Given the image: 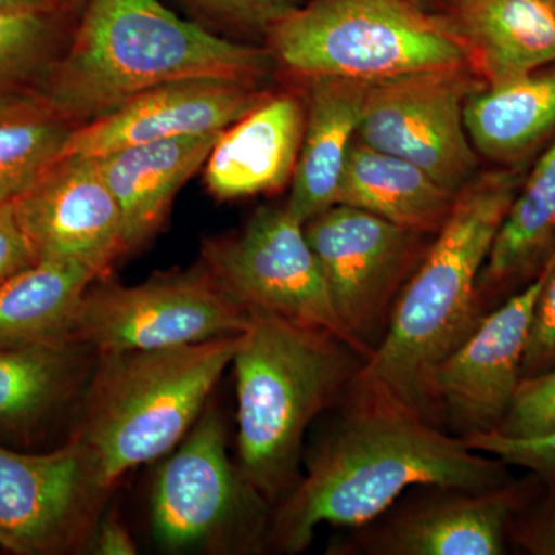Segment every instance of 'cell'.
I'll return each instance as SVG.
<instances>
[{
  "mask_svg": "<svg viewBox=\"0 0 555 555\" xmlns=\"http://www.w3.org/2000/svg\"><path fill=\"white\" fill-rule=\"evenodd\" d=\"M96 358L75 338L0 347V444L22 451L61 444L56 437L68 423L72 430Z\"/></svg>",
  "mask_w": 555,
  "mask_h": 555,
  "instance_id": "obj_17",
  "label": "cell"
},
{
  "mask_svg": "<svg viewBox=\"0 0 555 555\" xmlns=\"http://www.w3.org/2000/svg\"><path fill=\"white\" fill-rule=\"evenodd\" d=\"M412 2H415L416 5L423 7V9H448L449 3H451V0H412Z\"/></svg>",
  "mask_w": 555,
  "mask_h": 555,
  "instance_id": "obj_37",
  "label": "cell"
},
{
  "mask_svg": "<svg viewBox=\"0 0 555 555\" xmlns=\"http://www.w3.org/2000/svg\"><path fill=\"white\" fill-rule=\"evenodd\" d=\"M555 430V367L537 377L521 379L516 397L496 433L532 438Z\"/></svg>",
  "mask_w": 555,
  "mask_h": 555,
  "instance_id": "obj_28",
  "label": "cell"
},
{
  "mask_svg": "<svg viewBox=\"0 0 555 555\" xmlns=\"http://www.w3.org/2000/svg\"><path fill=\"white\" fill-rule=\"evenodd\" d=\"M268 39L276 64L308 80L375 82L425 69L473 68L447 16L412 0H309Z\"/></svg>",
  "mask_w": 555,
  "mask_h": 555,
  "instance_id": "obj_6",
  "label": "cell"
},
{
  "mask_svg": "<svg viewBox=\"0 0 555 555\" xmlns=\"http://www.w3.org/2000/svg\"><path fill=\"white\" fill-rule=\"evenodd\" d=\"M232 366L240 469L275 506L301 478L309 426L347 392L367 358L324 331L248 312Z\"/></svg>",
  "mask_w": 555,
  "mask_h": 555,
  "instance_id": "obj_4",
  "label": "cell"
},
{
  "mask_svg": "<svg viewBox=\"0 0 555 555\" xmlns=\"http://www.w3.org/2000/svg\"><path fill=\"white\" fill-rule=\"evenodd\" d=\"M555 367V254L537 298L521 363V377L532 378Z\"/></svg>",
  "mask_w": 555,
  "mask_h": 555,
  "instance_id": "obj_31",
  "label": "cell"
},
{
  "mask_svg": "<svg viewBox=\"0 0 555 555\" xmlns=\"http://www.w3.org/2000/svg\"><path fill=\"white\" fill-rule=\"evenodd\" d=\"M35 262H38L35 251L17 221L13 204L0 203V287Z\"/></svg>",
  "mask_w": 555,
  "mask_h": 555,
  "instance_id": "obj_33",
  "label": "cell"
},
{
  "mask_svg": "<svg viewBox=\"0 0 555 555\" xmlns=\"http://www.w3.org/2000/svg\"><path fill=\"white\" fill-rule=\"evenodd\" d=\"M483 86L470 67L425 69L369 82L357 139L415 164L456 193L478 173L465 104Z\"/></svg>",
  "mask_w": 555,
  "mask_h": 555,
  "instance_id": "obj_11",
  "label": "cell"
},
{
  "mask_svg": "<svg viewBox=\"0 0 555 555\" xmlns=\"http://www.w3.org/2000/svg\"><path fill=\"white\" fill-rule=\"evenodd\" d=\"M555 251V141L520 188L489 251L478 305L483 315L539 275Z\"/></svg>",
  "mask_w": 555,
  "mask_h": 555,
  "instance_id": "obj_22",
  "label": "cell"
},
{
  "mask_svg": "<svg viewBox=\"0 0 555 555\" xmlns=\"http://www.w3.org/2000/svg\"><path fill=\"white\" fill-rule=\"evenodd\" d=\"M455 193L415 164L353 141L339 182L337 204L361 208L423 235L447 221Z\"/></svg>",
  "mask_w": 555,
  "mask_h": 555,
  "instance_id": "obj_23",
  "label": "cell"
},
{
  "mask_svg": "<svg viewBox=\"0 0 555 555\" xmlns=\"http://www.w3.org/2000/svg\"><path fill=\"white\" fill-rule=\"evenodd\" d=\"M465 124L478 155L513 166L555 137V64L474 91Z\"/></svg>",
  "mask_w": 555,
  "mask_h": 555,
  "instance_id": "obj_24",
  "label": "cell"
},
{
  "mask_svg": "<svg viewBox=\"0 0 555 555\" xmlns=\"http://www.w3.org/2000/svg\"><path fill=\"white\" fill-rule=\"evenodd\" d=\"M305 116V101L272 93L222 131L204 166L208 192L228 201L284 188L297 166Z\"/></svg>",
  "mask_w": 555,
  "mask_h": 555,
  "instance_id": "obj_18",
  "label": "cell"
},
{
  "mask_svg": "<svg viewBox=\"0 0 555 555\" xmlns=\"http://www.w3.org/2000/svg\"><path fill=\"white\" fill-rule=\"evenodd\" d=\"M96 283L80 301L73 338L98 353L167 349L238 337L250 318L204 264L185 272L163 273L137 286Z\"/></svg>",
  "mask_w": 555,
  "mask_h": 555,
  "instance_id": "obj_8",
  "label": "cell"
},
{
  "mask_svg": "<svg viewBox=\"0 0 555 555\" xmlns=\"http://www.w3.org/2000/svg\"><path fill=\"white\" fill-rule=\"evenodd\" d=\"M150 511L169 553L248 554L268 546L273 506L233 465L222 416L206 408L159 467Z\"/></svg>",
  "mask_w": 555,
  "mask_h": 555,
  "instance_id": "obj_7",
  "label": "cell"
},
{
  "mask_svg": "<svg viewBox=\"0 0 555 555\" xmlns=\"http://www.w3.org/2000/svg\"><path fill=\"white\" fill-rule=\"evenodd\" d=\"M305 456L298 483L273 506L268 546L308 550L321 525L363 528L422 486L486 491L513 481L507 465L389 398L350 385Z\"/></svg>",
  "mask_w": 555,
  "mask_h": 555,
  "instance_id": "obj_1",
  "label": "cell"
},
{
  "mask_svg": "<svg viewBox=\"0 0 555 555\" xmlns=\"http://www.w3.org/2000/svg\"><path fill=\"white\" fill-rule=\"evenodd\" d=\"M203 264L247 312L324 328L358 350L339 323L305 224L286 207H261L241 232L207 241Z\"/></svg>",
  "mask_w": 555,
  "mask_h": 555,
  "instance_id": "obj_12",
  "label": "cell"
},
{
  "mask_svg": "<svg viewBox=\"0 0 555 555\" xmlns=\"http://www.w3.org/2000/svg\"><path fill=\"white\" fill-rule=\"evenodd\" d=\"M367 87L369 82L353 79L308 80L301 149L284 206L301 224L337 204L339 182L350 145L357 139Z\"/></svg>",
  "mask_w": 555,
  "mask_h": 555,
  "instance_id": "obj_21",
  "label": "cell"
},
{
  "mask_svg": "<svg viewBox=\"0 0 555 555\" xmlns=\"http://www.w3.org/2000/svg\"><path fill=\"white\" fill-rule=\"evenodd\" d=\"M305 232L339 323L358 350L371 357L429 235L345 204L310 219Z\"/></svg>",
  "mask_w": 555,
  "mask_h": 555,
  "instance_id": "obj_10",
  "label": "cell"
},
{
  "mask_svg": "<svg viewBox=\"0 0 555 555\" xmlns=\"http://www.w3.org/2000/svg\"><path fill=\"white\" fill-rule=\"evenodd\" d=\"M526 481L486 491L422 486L420 499L392 506L367 526L366 554L502 555L511 525L528 500Z\"/></svg>",
  "mask_w": 555,
  "mask_h": 555,
  "instance_id": "obj_15",
  "label": "cell"
},
{
  "mask_svg": "<svg viewBox=\"0 0 555 555\" xmlns=\"http://www.w3.org/2000/svg\"><path fill=\"white\" fill-rule=\"evenodd\" d=\"M91 550L100 555H133L138 553L137 543L129 529L116 514L101 518L91 542Z\"/></svg>",
  "mask_w": 555,
  "mask_h": 555,
  "instance_id": "obj_34",
  "label": "cell"
},
{
  "mask_svg": "<svg viewBox=\"0 0 555 555\" xmlns=\"http://www.w3.org/2000/svg\"><path fill=\"white\" fill-rule=\"evenodd\" d=\"M240 337L98 353L69 438L93 452L109 488L184 440L232 366Z\"/></svg>",
  "mask_w": 555,
  "mask_h": 555,
  "instance_id": "obj_5",
  "label": "cell"
},
{
  "mask_svg": "<svg viewBox=\"0 0 555 555\" xmlns=\"http://www.w3.org/2000/svg\"><path fill=\"white\" fill-rule=\"evenodd\" d=\"M65 13H0V91L38 87L60 57Z\"/></svg>",
  "mask_w": 555,
  "mask_h": 555,
  "instance_id": "obj_27",
  "label": "cell"
},
{
  "mask_svg": "<svg viewBox=\"0 0 555 555\" xmlns=\"http://www.w3.org/2000/svg\"><path fill=\"white\" fill-rule=\"evenodd\" d=\"M554 254L534 280L489 310L427 375L425 396L434 425L462 440L499 429L524 379L532 312Z\"/></svg>",
  "mask_w": 555,
  "mask_h": 555,
  "instance_id": "obj_13",
  "label": "cell"
},
{
  "mask_svg": "<svg viewBox=\"0 0 555 555\" xmlns=\"http://www.w3.org/2000/svg\"><path fill=\"white\" fill-rule=\"evenodd\" d=\"M11 204L36 261L76 262L102 280L127 254L122 215L96 158L61 156Z\"/></svg>",
  "mask_w": 555,
  "mask_h": 555,
  "instance_id": "obj_14",
  "label": "cell"
},
{
  "mask_svg": "<svg viewBox=\"0 0 555 555\" xmlns=\"http://www.w3.org/2000/svg\"><path fill=\"white\" fill-rule=\"evenodd\" d=\"M259 83L192 79L156 87L76 127L62 156L101 158L133 145L221 133L270 96Z\"/></svg>",
  "mask_w": 555,
  "mask_h": 555,
  "instance_id": "obj_16",
  "label": "cell"
},
{
  "mask_svg": "<svg viewBox=\"0 0 555 555\" xmlns=\"http://www.w3.org/2000/svg\"><path fill=\"white\" fill-rule=\"evenodd\" d=\"M221 133L164 139L96 158L122 215L127 254L159 232L179 190L206 166Z\"/></svg>",
  "mask_w": 555,
  "mask_h": 555,
  "instance_id": "obj_20",
  "label": "cell"
},
{
  "mask_svg": "<svg viewBox=\"0 0 555 555\" xmlns=\"http://www.w3.org/2000/svg\"><path fill=\"white\" fill-rule=\"evenodd\" d=\"M215 20L248 33L268 36L301 0H189Z\"/></svg>",
  "mask_w": 555,
  "mask_h": 555,
  "instance_id": "obj_30",
  "label": "cell"
},
{
  "mask_svg": "<svg viewBox=\"0 0 555 555\" xmlns=\"http://www.w3.org/2000/svg\"><path fill=\"white\" fill-rule=\"evenodd\" d=\"M57 3H60V9L65 14L79 13L86 7L87 0H57Z\"/></svg>",
  "mask_w": 555,
  "mask_h": 555,
  "instance_id": "obj_36",
  "label": "cell"
},
{
  "mask_svg": "<svg viewBox=\"0 0 555 555\" xmlns=\"http://www.w3.org/2000/svg\"><path fill=\"white\" fill-rule=\"evenodd\" d=\"M509 535L534 554H555V485L535 505L518 509L511 525Z\"/></svg>",
  "mask_w": 555,
  "mask_h": 555,
  "instance_id": "obj_32",
  "label": "cell"
},
{
  "mask_svg": "<svg viewBox=\"0 0 555 555\" xmlns=\"http://www.w3.org/2000/svg\"><path fill=\"white\" fill-rule=\"evenodd\" d=\"M524 178L514 169L477 173L455 193L447 221L401 288L385 335L352 386L430 420L427 375L478 326V283Z\"/></svg>",
  "mask_w": 555,
  "mask_h": 555,
  "instance_id": "obj_3",
  "label": "cell"
},
{
  "mask_svg": "<svg viewBox=\"0 0 555 555\" xmlns=\"http://www.w3.org/2000/svg\"><path fill=\"white\" fill-rule=\"evenodd\" d=\"M463 441L474 451L495 456L507 466L529 470L542 483L555 485V430L532 438L506 437L492 430Z\"/></svg>",
  "mask_w": 555,
  "mask_h": 555,
  "instance_id": "obj_29",
  "label": "cell"
},
{
  "mask_svg": "<svg viewBox=\"0 0 555 555\" xmlns=\"http://www.w3.org/2000/svg\"><path fill=\"white\" fill-rule=\"evenodd\" d=\"M112 488L82 441L43 451L0 444V550L64 555L91 547Z\"/></svg>",
  "mask_w": 555,
  "mask_h": 555,
  "instance_id": "obj_9",
  "label": "cell"
},
{
  "mask_svg": "<svg viewBox=\"0 0 555 555\" xmlns=\"http://www.w3.org/2000/svg\"><path fill=\"white\" fill-rule=\"evenodd\" d=\"M98 280L86 266L51 259L22 270L0 287V347L73 338L80 301Z\"/></svg>",
  "mask_w": 555,
  "mask_h": 555,
  "instance_id": "obj_25",
  "label": "cell"
},
{
  "mask_svg": "<svg viewBox=\"0 0 555 555\" xmlns=\"http://www.w3.org/2000/svg\"><path fill=\"white\" fill-rule=\"evenodd\" d=\"M444 11L485 86L555 64V0H451Z\"/></svg>",
  "mask_w": 555,
  "mask_h": 555,
  "instance_id": "obj_19",
  "label": "cell"
},
{
  "mask_svg": "<svg viewBox=\"0 0 555 555\" xmlns=\"http://www.w3.org/2000/svg\"><path fill=\"white\" fill-rule=\"evenodd\" d=\"M75 129L36 87L0 91V203L56 163Z\"/></svg>",
  "mask_w": 555,
  "mask_h": 555,
  "instance_id": "obj_26",
  "label": "cell"
},
{
  "mask_svg": "<svg viewBox=\"0 0 555 555\" xmlns=\"http://www.w3.org/2000/svg\"><path fill=\"white\" fill-rule=\"evenodd\" d=\"M275 64L269 49L221 38L160 0H87L78 30L36 89L79 127L166 83H259Z\"/></svg>",
  "mask_w": 555,
  "mask_h": 555,
  "instance_id": "obj_2",
  "label": "cell"
},
{
  "mask_svg": "<svg viewBox=\"0 0 555 555\" xmlns=\"http://www.w3.org/2000/svg\"><path fill=\"white\" fill-rule=\"evenodd\" d=\"M56 11H62L57 0H0V13H56Z\"/></svg>",
  "mask_w": 555,
  "mask_h": 555,
  "instance_id": "obj_35",
  "label": "cell"
}]
</instances>
